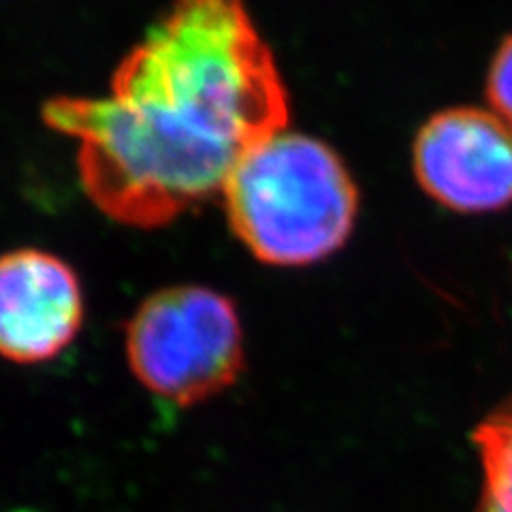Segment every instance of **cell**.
Listing matches in <instances>:
<instances>
[{
	"instance_id": "1",
	"label": "cell",
	"mask_w": 512,
	"mask_h": 512,
	"mask_svg": "<svg viewBox=\"0 0 512 512\" xmlns=\"http://www.w3.org/2000/svg\"><path fill=\"white\" fill-rule=\"evenodd\" d=\"M291 99L244 0H171L105 96H56L43 122L77 141L99 210L158 229L222 192L252 148L288 128Z\"/></svg>"
},
{
	"instance_id": "2",
	"label": "cell",
	"mask_w": 512,
	"mask_h": 512,
	"mask_svg": "<svg viewBox=\"0 0 512 512\" xmlns=\"http://www.w3.org/2000/svg\"><path fill=\"white\" fill-rule=\"evenodd\" d=\"M235 237L261 263L306 267L342 250L359 190L325 141L282 131L252 148L222 188Z\"/></svg>"
},
{
	"instance_id": "3",
	"label": "cell",
	"mask_w": 512,
	"mask_h": 512,
	"mask_svg": "<svg viewBox=\"0 0 512 512\" xmlns=\"http://www.w3.org/2000/svg\"><path fill=\"white\" fill-rule=\"evenodd\" d=\"M124 355L143 389L173 406H199L242 378L244 325L235 303L214 288L169 286L128 318Z\"/></svg>"
},
{
	"instance_id": "4",
	"label": "cell",
	"mask_w": 512,
	"mask_h": 512,
	"mask_svg": "<svg viewBox=\"0 0 512 512\" xmlns=\"http://www.w3.org/2000/svg\"><path fill=\"white\" fill-rule=\"evenodd\" d=\"M414 175L448 210L483 214L512 205V126L495 111L453 107L414 139Z\"/></svg>"
},
{
	"instance_id": "5",
	"label": "cell",
	"mask_w": 512,
	"mask_h": 512,
	"mask_svg": "<svg viewBox=\"0 0 512 512\" xmlns=\"http://www.w3.org/2000/svg\"><path fill=\"white\" fill-rule=\"evenodd\" d=\"M84 291L73 267L39 248L0 256V357L39 365L67 350L84 325Z\"/></svg>"
},
{
	"instance_id": "6",
	"label": "cell",
	"mask_w": 512,
	"mask_h": 512,
	"mask_svg": "<svg viewBox=\"0 0 512 512\" xmlns=\"http://www.w3.org/2000/svg\"><path fill=\"white\" fill-rule=\"evenodd\" d=\"M474 444L483 470L478 512H512V402L476 427Z\"/></svg>"
},
{
	"instance_id": "7",
	"label": "cell",
	"mask_w": 512,
	"mask_h": 512,
	"mask_svg": "<svg viewBox=\"0 0 512 512\" xmlns=\"http://www.w3.org/2000/svg\"><path fill=\"white\" fill-rule=\"evenodd\" d=\"M487 99L491 111L512 126V35L500 45L495 54L489 77H487Z\"/></svg>"
}]
</instances>
